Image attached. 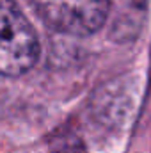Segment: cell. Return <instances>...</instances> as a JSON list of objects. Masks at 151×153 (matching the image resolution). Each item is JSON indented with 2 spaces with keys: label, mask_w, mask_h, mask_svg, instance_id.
Wrapping results in <instances>:
<instances>
[{
  "label": "cell",
  "mask_w": 151,
  "mask_h": 153,
  "mask_svg": "<svg viewBox=\"0 0 151 153\" xmlns=\"http://www.w3.org/2000/svg\"><path fill=\"white\" fill-rule=\"evenodd\" d=\"M38 55L34 27L13 0H0V75L18 76L29 71Z\"/></svg>",
  "instance_id": "1"
},
{
  "label": "cell",
  "mask_w": 151,
  "mask_h": 153,
  "mask_svg": "<svg viewBox=\"0 0 151 153\" xmlns=\"http://www.w3.org/2000/svg\"><path fill=\"white\" fill-rule=\"evenodd\" d=\"M36 13L55 30L85 36L109 18V0H29Z\"/></svg>",
  "instance_id": "2"
}]
</instances>
